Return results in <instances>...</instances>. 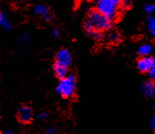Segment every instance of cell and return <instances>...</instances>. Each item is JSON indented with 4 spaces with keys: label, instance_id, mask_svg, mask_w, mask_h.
Instances as JSON below:
<instances>
[{
    "label": "cell",
    "instance_id": "obj_6",
    "mask_svg": "<svg viewBox=\"0 0 155 134\" xmlns=\"http://www.w3.org/2000/svg\"><path fill=\"white\" fill-rule=\"evenodd\" d=\"M18 118L22 123H28L33 119V111L28 106H21L18 110Z\"/></svg>",
    "mask_w": 155,
    "mask_h": 134
},
{
    "label": "cell",
    "instance_id": "obj_4",
    "mask_svg": "<svg viewBox=\"0 0 155 134\" xmlns=\"http://www.w3.org/2000/svg\"><path fill=\"white\" fill-rule=\"evenodd\" d=\"M72 61V56L70 52L68 49H61L56 54V57H55V62L58 64H61L62 66L68 67V66L71 64Z\"/></svg>",
    "mask_w": 155,
    "mask_h": 134
},
{
    "label": "cell",
    "instance_id": "obj_13",
    "mask_svg": "<svg viewBox=\"0 0 155 134\" xmlns=\"http://www.w3.org/2000/svg\"><path fill=\"white\" fill-rule=\"evenodd\" d=\"M107 39H108V41L110 42L115 43V42H117L120 40V35L117 32H111V33H110V34H108Z\"/></svg>",
    "mask_w": 155,
    "mask_h": 134
},
{
    "label": "cell",
    "instance_id": "obj_16",
    "mask_svg": "<svg viewBox=\"0 0 155 134\" xmlns=\"http://www.w3.org/2000/svg\"><path fill=\"white\" fill-rule=\"evenodd\" d=\"M48 117V113L46 112V111H42L41 112L40 114H39V118L40 119H45V118H47Z\"/></svg>",
    "mask_w": 155,
    "mask_h": 134
},
{
    "label": "cell",
    "instance_id": "obj_19",
    "mask_svg": "<svg viewBox=\"0 0 155 134\" xmlns=\"http://www.w3.org/2000/svg\"><path fill=\"white\" fill-rule=\"evenodd\" d=\"M55 129L54 128H53V127H50L48 128V130H47V132H46V133L47 134H54L55 133Z\"/></svg>",
    "mask_w": 155,
    "mask_h": 134
},
{
    "label": "cell",
    "instance_id": "obj_3",
    "mask_svg": "<svg viewBox=\"0 0 155 134\" xmlns=\"http://www.w3.org/2000/svg\"><path fill=\"white\" fill-rule=\"evenodd\" d=\"M57 92L65 98L71 97L75 90V78L73 75L61 79L57 85Z\"/></svg>",
    "mask_w": 155,
    "mask_h": 134
},
{
    "label": "cell",
    "instance_id": "obj_8",
    "mask_svg": "<svg viewBox=\"0 0 155 134\" xmlns=\"http://www.w3.org/2000/svg\"><path fill=\"white\" fill-rule=\"evenodd\" d=\"M33 12L35 15L40 16L45 20H50L51 19V15H50L48 9L47 8V6H45L44 5H41V4L36 5L33 7Z\"/></svg>",
    "mask_w": 155,
    "mask_h": 134
},
{
    "label": "cell",
    "instance_id": "obj_12",
    "mask_svg": "<svg viewBox=\"0 0 155 134\" xmlns=\"http://www.w3.org/2000/svg\"><path fill=\"white\" fill-rule=\"evenodd\" d=\"M147 28L151 31L153 32L155 31V16H149L147 18Z\"/></svg>",
    "mask_w": 155,
    "mask_h": 134
},
{
    "label": "cell",
    "instance_id": "obj_15",
    "mask_svg": "<svg viewBox=\"0 0 155 134\" xmlns=\"http://www.w3.org/2000/svg\"><path fill=\"white\" fill-rule=\"evenodd\" d=\"M148 73H149V76H150V78H151V79H153V80H155V65L151 68V70H150Z\"/></svg>",
    "mask_w": 155,
    "mask_h": 134
},
{
    "label": "cell",
    "instance_id": "obj_5",
    "mask_svg": "<svg viewBox=\"0 0 155 134\" xmlns=\"http://www.w3.org/2000/svg\"><path fill=\"white\" fill-rule=\"evenodd\" d=\"M155 65V59L151 56L141 57L137 62V67L141 72H149Z\"/></svg>",
    "mask_w": 155,
    "mask_h": 134
},
{
    "label": "cell",
    "instance_id": "obj_1",
    "mask_svg": "<svg viewBox=\"0 0 155 134\" xmlns=\"http://www.w3.org/2000/svg\"><path fill=\"white\" fill-rule=\"evenodd\" d=\"M84 29L89 32L90 30H97L99 32L106 31L112 27V20L109 19L97 10H92L88 14V18L85 20Z\"/></svg>",
    "mask_w": 155,
    "mask_h": 134
},
{
    "label": "cell",
    "instance_id": "obj_21",
    "mask_svg": "<svg viewBox=\"0 0 155 134\" xmlns=\"http://www.w3.org/2000/svg\"><path fill=\"white\" fill-rule=\"evenodd\" d=\"M152 34H153V35L155 37V31H153V32H152Z\"/></svg>",
    "mask_w": 155,
    "mask_h": 134
},
{
    "label": "cell",
    "instance_id": "obj_7",
    "mask_svg": "<svg viewBox=\"0 0 155 134\" xmlns=\"http://www.w3.org/2000/svg\"><path fill=\"white\" fill-rule=\"evenodd\" d=\"M141 92L146 96L149 98H153L155 96V83L153 81L145 82L141 87Z\"/></svg>",
    "mask_w": 155,
    "mask_h": 134
},
{
    "label": "cell",
    "instance_id": "obj_11",
    "mask_svg": "<svg viewBox=\"0 0 155 134\" xmlns=\"http://www.w3.org/2000/svg\"><path fill=\"white\" fill-rule=\"evenodd\" d=\"M0 25L5 29V30H10L12 27V24L9 20L7 14L5 11H1L0 12Z\"/></svg>",
    "mask_w": 155,
    "mask_h": 134
},
{
    "label": "cell",
    "instance_id": "obj_18",
    "mask_svg": "<svg viewBox=\"0 0 155 134\" xmlns=\"http://www.w3.org/2000/svg\"><path fill=\"white\" fill-rule=\"evenodd\" d=\"M150 125H151V128L155 132V116H153V117H152Z\"/></svg>",
    "mask_w": 155,
    "mask_h": 134
},
{
    "label": "cell",
    "instance_id": "obj_22",
    "mask_svg": "<svg viewBox=\"0 0 155 134\" xmlns=\"http://www.w3.org/2000/svg\"><path fill=\"white\" fill-rule=\"evenodd\" d=\"M154 109H155V104H154Z\"/></svg>",
    "mask_w": 155,
    "mask_h": 134
},
{
    "label": "cell",
    "instance_id": "obj_9",
    "mask_svg": "<svg viewBox=\"0 0 155 134\" xmlns=\"http://www.w3.org/2000/svg\"><path fill=\"white\" fill-rule=\"evenodd\" d=\"M54 71L55 76L61 80L68 76V67L62 66L61 64H58L56 62L54 65Z\"/></svg>",
    "mask_w": 155,
    "mask_h": 134
},
{
    "label": "cell",
    "instance_id": "obj_10",
    "mask_svg": "<svg viewBox=\"0 0 155 134\" xmlns=\"http://www.w3.org/2000/svg\"><path fill=\"white\" fill-rule=\"evenodd\" d=\"M153 52V47L149 44H143L141 45L138 49V53L140 56L146 57V56H150V54Z\"/></svg>",
    "mask_w": 155,
    "mask_h": 134
},
{
    "label": "cell",
    "instance_id": "obj_20",
    "mask_svg": "<svg viewBox=\"0 0 155 134\" xmlns=\"http://www.w3.org/2000/svg\"><path fill=\"white\" fill-rule=\"evenodd\" d=\"M4 134H13L12 132H5Z\"/></svg>",
    "mask_w": 155,
    "mask_h": 134
},
{
    "label": "cell",
    "instance_id": "obj_17",
    "mask_svg": "<svg viewBox=\"0 0 155 134\" xmlns=\"http://www.w3.org/2000/svg\"><path fill=\"white\" fill-rule=\"evenodd\" d=\"M52 34H53V36H54V37H55V38H59V37L61 36V32H60L58 29L54 30Z\"/></svg>",
    "mask_w": 155,
    "mask_h": 134
},
{
    "label": "cell",
    "instance_id": "obj_14",
    "mask_svg": "<svg viewBox=\"0 0 155 134\" xmlns=\"http://www.w3.org/2000/svg\"><path fill=\"white\" fill-rule=\"evenodd\" d=\"M144 11L145 12L148 14V15H151L153 14V12H155V5L153 4H147L144 6Z\"/></svg>",
    "mask_w": 155,
    "mask_h": 134
},
{
    "label": "cell",
    "instance_id": "obj_2",
    "mask_svg": "<svg viewBox=\"0 0 155 134\" xmlns=\"http://www.w3.org/2000/svg\"><path fill=\"white\" fill-rule=\"evenodd\" d=\"M123 0H96L97 10L109 19L116 18Z\"/></svg>",
    "mask_w": 155,
    "mask_h": 134
}]
</instances>
